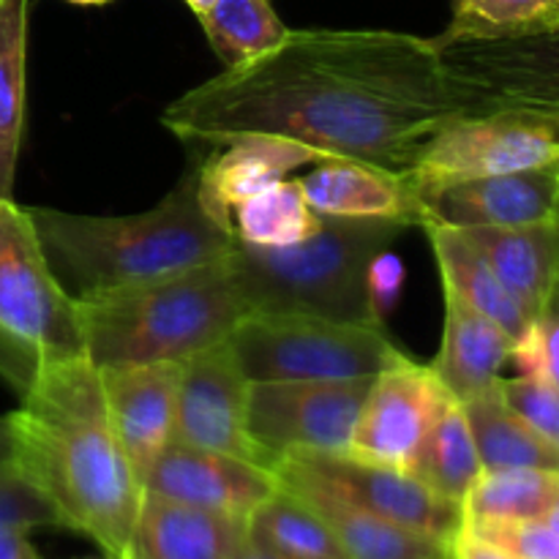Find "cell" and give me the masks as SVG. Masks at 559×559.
<instances>
[{"instance_id": "obj_9", "label": "cell", "mask_w": 559, "mask_h": 559, "mask_svg": "<svg viewBox=\"0 0 559 559\" xmlns=\"http://www.w3.org/2000/svg\"><path fill=\"white\" fill-rule=\"evenodd\" d=\"M369 382H251L246 407L251 440L273 467L287 453H349Z\"/></svg>"}, {"instance_id": "obj_19", "label": "cell", "mask_w": 559, "mask_h": 559, "mask_svg": "<svg viewBox=\"0 0 559 559\" xmlns=\"http://www.w3.org/2000/svg\"><path fill=\"white\" fill-rule=\"evenodd\" d=\"M306 202L320 216L391 218L404 227H420L424 207L409 175L388 173L355 158H320L309 175L298 178Z\"/></svg>"}, {"instance_id": "obj_11", "label": "cell", "mask_w": 559, "mask_h": 559, "mask_svg": "<svg viewBox=\"0 0 559 559\" xmlns=\"http://www.w3.org/2000/svg\"><path fill=\"white\" fill-rule=\"evenodd\" d=\"M249 385L227 342L183 360L175 413V440L271 469L273 462L249 435Z\"/></svg>"}, {"instance_id": "obj_10", "label": "cell", "mask_w": 559, "mask_h": 559, "mask_svg": "<svg viewBox=\"0 0 559 559\" xmlns=\"http://www.w3.org/2000/svg\"><path fill=\"white\" fill-rule=\"evenodd\" d=\"M453 402L429 364L402 358L371 377L355 420L349 456L413 473L442 409Z\"/></svg>"}, {"instance_id": "obj_29", "label": "cell", "mask_w": 559, "mask_h": 559, "mask_svg": "<svg viewBox=\"0 0 559 559\" xmlns=\"http://www.w3.org/2000/svg\"><path fill=\"white\" fill-rule=\"evenodd\" d=\"M197 20L224 69H238L273 52L289 33L271 0H216Z\"/></svg>"}, {"instance_id": "obj_31", "label": "cell", "mask_w": 559, "mask_h": 559, "mask_svg": "<svg viewBox=\"0 0 559 559\" xmlns=\"http://www.w3.org/2000/svg\"><path fill=\"white\" fill-rule=\"evenodd\" d=\"M559 31V0H453L440 38H516Z\"/></svg>"}, {"instance_id": "obj_23", "label": "cell", "mask_w": 559, "mask_h": 559, "mask_svg": "<svg viewBox=\"0 0 559 559\" xmlns=\"http://www.w3.org/2000/svg\"><path fill=\"white\" fill-rule=\"evenodd\" d=\"M424 229L435 249L437 267H440L442 293H451L459 304L478 311L480 317L495 322L516 342L530 322L506 293L489 262L475 251V246L459 229L440 227V224H424Z\"/></svg>"}, {"instance_id": "obj_18", "label": "cell", "mask_w": 559, "mask_h": 559, "mask_svg": "<svg viewBox=\"0 0 559 559\" xmlns=\"http://www.w3.org/2000/svg\"><path fill=\"white\" fill-rule=\"evenodd\" d=\"M278 486L304 500L328 524L349 559H445V544L396 527L355 502L328 489L314 475L304 473L289 459H278L273 467Z\"/></svg>"}, {"instance_id": "obj_28", "label": "cell", "mask_w": 559, "mask_h": 559, "mask_svg": "<svg viewBox=\"0 0 559 559\" xmlns=\"http://www.w3.org/2000/svg\"><path fill=\"white\" fill-rule=\"evenodd\" d=\"M322 227V216L306 202L298 180H278L235 205L233 235L262 249H284L309 240Z\"/></svg>"}, {"instance_id": "obj_5", "label": "cell", "mask_w": 559, "mask_h": 559, "mask_svg": "<svg viewBox=\"0 0 559 559\" xmlns=\"http://www.w3.org/2000/svg\"><path fill=\"white\" fill-rule=\"evenodd\" d=\"M404 229L391 218L322 216V227L309 240L284 249H262L235 238L229 262L251 314L377 322L366 295V271Z\"/></svg>"}, {"instance_id": "obj_7", "label": "cell", "mask_w": 559, "mask_h": 559, "mask_svg": "<svg viewBox=\"0 0 559 559\" xmlns=\"http://www.w3.org/2000/svg\"><path fill=\"white\" fill-rule=\"evenodd\" d=\"M0 331L44 360L82 358L74 300L49 271L27 207L0 197Z\"/></svg>"}, {"instance_id": "obj_24", "label": "cell", "mask_w": 559, "mask_h": 559, "mask_svg": "<svg viewBox=\"0 0 559 559\" xmlns=\"http://www.w3.org/2000/svg\"><path fill=\"white\" fill-rule=\"evenodd\" d=\"M484 473L559 469V445L546 442L497 396V388L462 404Z\"/></svg>"}, {"instance_id": "obj_12", "label": "cell", "mask_w": 559, "mask_h": 559, "mask_svg": "<svg viewBox=\"0 0 559 559\" xmlns=\"http://www.w3.org/2000/svg\"><path fill=\"white\" fill-rule=\"evenodd\" d=\"M442 60L478 93L486 112L538 109L559 115L557 33L516 38H440Z\"/></svg>"}, {"instance_id": "obj_41", "label": "cell", "mask_w": 559, "mask_h": 559, "mask_svg": "<svg viewBox=\"0 0 559 559\" xmlns=\"http://www.w3.org/2000/svg\"><path fill=\"white\" fill-rule=\"evenodd\" d=\"M213 3H216V0H186V5H189V9L194 11L197 16H200V14H205V11L211 9Z\"/></svg>"}, {"instance_id": "obj_1", "label": "cell", "mask_w": 559, "mask_h": 559, "mask_svg": "<svg viewBox=\"0 0 559 559\" xmlns=\"http://www.w3.org/2000/svg\"><path fill=\"white\" fill-rule=\"evenodd\" d=\"M489 115L435 38L396 31H289L273 52L224 69L167 104L186 145L276 134L322 158L409 175L442 126Z\"/></svg>"}, {"instance_id": "obj_16", "label": "cell", "mask_w": 559, "mask_h": 559, "mask_svg": "<svg viewBox=\"0 0 559 559\" xmlns=\"http://www.w3.org/2000/svg\"><path fill=\"white\" fill-rule=\"evenodd\" d=\"M180 369L183 360L98 369L109 424L140 484L158 453L175 440Z\"/></svg>"}, {"instance_id": "obj_34", "label": "cell", "mask_w": 559, "mask_h": 559, "mask_svg": "<svg viewBox=\"0 0 559 559\" xmlns=\"http://www.w3.org/2000/svg\"><path fill=\"white\" fill-rule=\"evenodd\" d=\"M497 396L502 399L508 409L533 431H538L546 442L559 445V388L549 382L527 380V377H513V380L495 382Z\"/></svg>"}, {"instance_id": "obj_30", "label": "cell", "mask_w": 559, "mask_h": 559, "mask_svg": "<svg viewBox=\"0 0 559 559\" xmlns=\"http://www.w3.org/2000/svg\"><path fill=\"white\" fill-rule=\"evenodd\" d=\"M249 535L284 559H349L328 524L282 486L251 513Z\"/></svg>"}, {"instance_id": "obj_32", "label": "cell", "mask_w": 559, "mask_h": 559, "mask_svg": "<svg viewBox=\"0 0 559 559\" xmlns=\"http://www.w3.org/2000/svg\"><path fill=\"white\" fill-rule=\"evenodd\" d=\"M462 530L513 559H559V511L516 522H473Z\"/></svg>"}, {"instance_id": "obj_36", "label": "cell", "mask_w": 559, "mask_h": 559, "mask_svg": "<svg viewBox=\"0 0 559 559\" xmlns=\"http://www.w3.org/2000/svg\"><path fill=\"white\" fill-rule=\"evenodd\" d=\"M404 284V265L391 249L380 251L371 260L369 271H366V295H369V309L380 325H385L388 317L393 314L402 295Z\"/></svg>"}, {"instance_id": "obj_37", "label": "cell", "mask_w": 559, "mask_h": 559, "mask_svg": "<svg viewBox=\"0 0 559 559\" xmlns=\"http://www.w3.org/2000/svg\"><path fill=\"white\" fill-rule=\"evenodd\" d=\"M448 559H513L506 551H500L497 546L486 544V540L475 538L467 530L459 527V533L448 540Z\"/></svg>"}, {"instance_id": "obj_14", "label": "cell", "mask_w": 559, "mask_h": 559, "mask_svg": "<svg viewBox=\"0 0 559 559\" xmlns=\"http://www.w3.org/2000/svg\"><path fill=\"white\" fill-rule=\"evenodd\" d=\"M424 224L451 229L527 227L555 222L559 200V164L456 180L418 191Z\"/></svg>"}, {"instance_id": "obj_40", "label": "cell", "mask_w": 559, "mask_h": 559, "mask_svg": "<svg viewBox=\"0 0 559 559\" xmlns=\"http://www.w3.org/2000/svg\"><path fill=\"white\" fill-rule=\"evenodd\" d=\"M14 459V429H11V413L0 415V467Z\"/></svg>"}, {"instance_id": "obj_25", "label": "cell", "mask_w": 559, "mask_h": 559, "mask_svg": "<svg viewBox=\"0 0 559 559\" xmlns=\"http://www.w3.org/2000/svg\"><path fill=\"white\" fill-rule=\"evenodd\" d=\"M27 5L31 0H0V197H14L25 131Z\"/></svg>"}, {"instance_id": "obj_20", "label": "cell", "mask_w": 559, "mask_h": 559, "mask_svg": "<svg viewBox=\"0 0 559 559\" xmlns=\"http://www.w3.org/2000/svg\"><path fill=\"white\" fill-rule=\"evenodd\" d=\"M511 295L513 304L533 322L557 300L559 282V218L527 227L459 229Z\"/></svg>"}, {"instance_id": "obj_17", "label": "cell", "mask_w": 559, "mask_h": 559, "mask_svg": "<svg viewBox=\"0 0 559 559\" xmlns=\"http://www.w3.org/2000/svg\"><path fill=\"white\" fill-rule=\"evenodd\" d=\"M205 151L202 164L194 167L197 197L202 211L227 233H233L235 205L322 158L314 147L276 134H240Z\"/></svg>"}, {"instance_id": "obj_4", "label": "cell", "mask_w": 559, "mask_h": 559, "mask_svg": "<svg viewBox=\"0 0 559 559\" xmlns=\"http://www.w3.org/2000/svg\"><path fill=\"white\" fill-rule=\"evenodd\" d=\"M82 358L96 369L186 360L251 314L229 254L207 265L74 300Z\"/></svg>"}, {"instance_id": "obj_43", "label": "cell", "mask_w": 559, "mask_h": 559, "mask_svg": "<svg viewBox=\"0 0 559 559\" xmlns=\"http://www.w3.org/2000/svg\"><path fill=\"white\" fill-rule=\"evenodd\" d=\"M82 559H112V557H107V555H102V557H82Z\"/></svg>"}, {"instance_id": "obj_35", "label": "cell", "mask_w": 559, "mask_h": 559, "mask_svg": "<svg viewBox=\"0 0 559 559\" xmlns=\"http://www.w3.org/2000/svg\"><path fill=\"white\" fill-rule=\"evenodd\" d=\"M60 527V519L47 497L16 469L14 462L0 467V530Z\"/></svg>"}, {"instance_id": "obj_39", "label": "cell", "mask_w": 559, "mask_h": 559, "mask_svg": "<svg viewBox=\"0 0 559 559\" xmlns=\"http://www.w3.org/2000/svg\"><path fill=\"white\" fill-rule=\"evenodd\" d=\"M227 559H284V557L276 555V551H273V549H267L265 544L254 540V538H251V535H246L243 544H240L238 549H235Z\"/></svg>"}, {"instance_id": "obj_8", "label": "cell", "mask_w": 559, "mask_h": 559, "mask_svg": "<svg viewBox=\"0 0 559 559\" xmlns=\"http://www.w3.org/2000/svg\"><path fill=\"white\" fill-rule=\"evenodd\" d=\"M559 164V115L538 109L459 118L442 126L409 173L415 191Z\"/></svg>"}, {"instance_id": "obj_38", "label": "cell", "mask_w": 559, "mask_h": 559, "mask_svg": "<svg viewBox=\"0 0 559 559\" xmlns=\"http://www.w3.org/2000/svg\"><path fill=\"white\" fill-rule=\"evenodd\" d=\"M0 559H44L27 538V530H0Z\"/></svg>"}, {"instance_id": "obj_42", "label": "cell", "mask_w": 559, "mask_h": 559, "mask_svg": "<svg viewBox=\"0 0 559 559\" xmlns=\"http://www.w3.org/2000/svg\"><path fill=\"white\" fill-rule=\"evenodd\" d=\"M69 3H74V5H107V3H112V0H69Z\"/></svg>"}, {"instance_id": "obj_33", "label": "cell", "mask_w": 559, "mask_h": 559, "mask_svg": "<svg viewBox=\"0 0 559 559\" xmlns=\"http://www.w3.org/2000/svg\"><path fill=\"white\" fill-rule=\"evenodd\" d=\"M559 309L557 300L535 317L522 336L511 344L508 353V364L516 366L519 377L527 380L549 382V385H559Z\"/></svg>"}, {"instance_id": "obj_2", "label": "cell", "mask_w": 559, "mask_h": 559, "mask_svg": "<svg viewBox=\"0 0 559 559\" xmlns=\"http://www.w3.org/2000/svg\"><path fill=\"white\" fill-rule=\"evenodd\" d=\"M14 459L47 497L60 527L112 559L129 557L142 484L109 424L102 374L87 358L47 360L11 413Z\"/></svg>"}, {"instance_id": "obj_21", "label": "cell", "mask_w": 559, "mask_h": 559, "mask_svg": "<svg viewBox=\"0 0 559 559\" xmlns=\"http://www.w3.org/2000/svg\"><path fill=\"white\" fill-rule=\"evenodd\" d=\"M249 535V519L142 495L126 559H227Z\"/></svg>"}, {"instance_id": "obj_13", "label": "cell", "mask_w": 559, "mask_h": 559, "mask_svg": "<svg viewBox=\"0 0 559 559\" xmlns=\"http://www.w3.org/2000/svg\"><path fill=\"white\" fill-rule=\"evenodd\" d=\"M293 464L304 473L355 502L364 511L396 524V527L418 533L424 538L445 544L462 527V506L435 495L429 486L420 484L415 475L402 469L382 467V464L364 462L349 453L328 456V453H287Z\"/></svg>"}, {"instance_id": "obj_26", "label": "cell", "mask_w": 559, "mask_h": 559, "mask_svg": "<svg viewBox=\"0 0 559 559\" xmlns=\"http://www.w3.org/2000/svg\"><path fill=\"white\" fill-rule=\"evenodd\" d=\"M559 511V469L480 473L462 500V524L516 522Z\"/></svg>"}, {"instance_id": "obj_22", "label": "cell", "mask_w": 559, "mask_h": 559, "mask_svg": "<svg viewBox=\"0 0 559 559\" xmlns=\"http://www.w3.org/2000/svg\"><path fill=\"white\" fill-rule=\"evenodd\" d=\"M511 344L513 338L502 328L445 293L440 353L429 366L448 396L464 404L495 388L502 366L508 364Z\"/></svg>"}, {"instance_id": "obj_3", "label": "cell", "mask_w": 559, "mask_h": 559, "mask_svg": "<svg viewBox=\"0 0 559 559\" xmlns=\"http://www.w3.org/2000/svg\"><path fill=\"white\" fill-rule=\"evenodd\" d=\"M49 271L71 300L158 282L207 265L233 249L235 235L200 205L197 169L151 211L129 216L27 207Z\"/></svg>"}, {"instance_id": "obj_15", "label": "cell", "mask_w": 559, "mask_h": 559, "mask_svg": "<svg viewBox=\"0 0 559 559\" xmlns=\"http://www.w3.org/2000/svg\"><path fill=\"white\" fill-rule=\"evenodd\" d=\"M276 489L271 469L183 442H169L142 478L147 495L235 519H249Z\"/></svg>"}, {"instance_id": "obj_44", "label": "cell", "mask_w": 559, "mask_h": 559, "mask_svg": "<svg viewBox=\"0 0 559 559\" xmlns=\"http://www.w3.org/2000/svg\"><path fill=\"white\" fill-rule=\"evenodd\" d=\"M445 559H448V557H445Z\"/></svg>"}, {"instance_id": "obj_6", "label": "cell", "mask_w": 559, "mask_h": 559, "mask_svg": "<svg viewBox=\"0 0 559 559\" xmlns=\"http://www.w3.org/2000/svg\"><path fill=\"white\" fill-rule=\"evenodd\" d=\"M227 344L249 382L371 380L407 358L385 325L311 314H249Z\"/></svg>"}, {"instance_id": "obj_27", "label": "cell", "mask_w": 559, "mask_h": 559, "mask_svg": "<svg viewBox=\"0 0 559 559\" xmlns=\"http://www.w3.org/2000/svg\"><path fill=\"white\" fill-rule=\"evenodd\" d=\"M480 473H484V467H480L478 448L469 435L467 415H464L462 404L448 402L437 424L431 426L409 475L429 486L435 495L462 506Z\"/></svg>"}]
</instances>
